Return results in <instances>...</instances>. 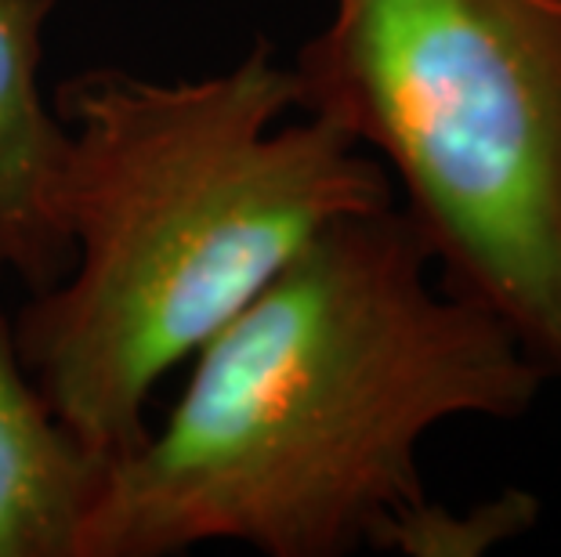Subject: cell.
Wrapping results in <instances>:
<instances>
[{
    "instance_id": "cell-4",
    "label": "cell",
    "mask_w": 561,
    "mask_h": 557,
    "mask_svg": "<svg viewBox=\"0 0 561 557\" xmlns=\"http://www.w3.org/2000/svg\"><path fill=\"white\" fill-rule=\"evenodd\" d=\"M55 8L58 0H0V271H15L33 293L69 265L58 221L66 127L41 88Z\"/></svg>"
},
{
    "instance_id": "cell-6",
    "label": "cell",
    "mask_w": 561,
    "mask_h": 557,
    "mask_svg": "<svg viewBox=\"0 0 561 557\" xmlns=\"http://www.w3.org/2000/svg\"><path fill=\"white\" fill-rule=\"evenodd\" d=\"M536 514L540 507L525 492H504L471 511H449V507L424 500L391 521L377 550L410 557H474L511 536H522Z\"/></svg>"
},
{
    "instance_id": "cell-1",
    "label": "cell",
    "mask_w": 561,
    "mask_h": 557,
    "mask_svg": "<svg viewBox=\"0 0 561 557\" xmlns=\"http://www.w3.org/2000/svg\"><path fill=\"white\" fill-rule=\"evenodd\" d=\"M399 204L327 224L193 355L160 428L113 460L77 557L377 550L427 500L424 438L525 417L551 376L446 282Z\"/></svg>"
},
{
    "instance_id": "cell-5",
    "label": "cell",
    "mask_w": 561,
    "mask_h": 557,
    "mask_svg": "<svg viewBox=\"0 0 561 557\" xmlns=\"http://www.w3.org/2000/svg\"><path fill=\"white\" fill-rule=\"evenodd\" d=\"M105 471L47 406L0 315V557H77Z\"/></svg>"
},
{
    "instance_id": "cell-2",
    "label": "cell",
    "mask_w": 561,
    "mask_h": 557,
    "mask_svg": "<svg viewBox=\"0 0 561 557\" xmlns=\"http://www.w3.org/2000/svg\"><path fill=\"white\" fill-rule=\"evenodd\" d=\"M66 127L62 279L11 323L22 365L69 431L113 464L185 365L344 214L396 204L385 167L297 109L290 62L257 37L221 73L121 66L55 91Z\"/></svg>"
},
{
    "instance_id": "cell-3",
    "label": "cell",
    "mask_w": 561,
    "mask_h": 557,
    "mask_svg": "<svg viewBox=\"0 0 561 557\" xmlns=\"http://www.w3.org/2000/svg\"><path fill=\"white\" fill-rule=\"evenodd\" d=\"M290 69L399 182L438 279L561 384V0H330Z\"/></svg>"
}]
</instances>
